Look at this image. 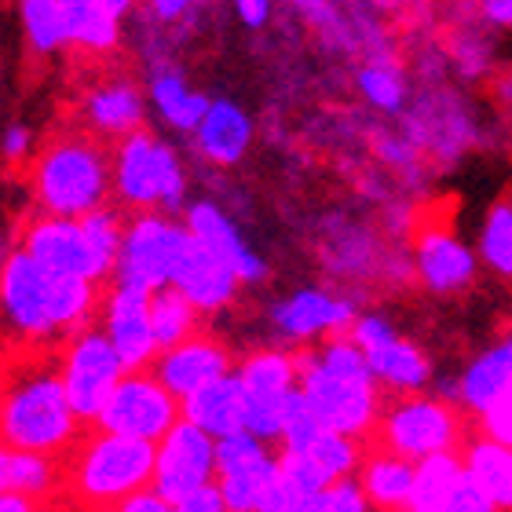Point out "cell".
I'll use <instances>...</instances> for the list:
<instances>
[{"label": "cell", "instance_id": "obj_1", "mask_svg": "<svg viewBox=\"0 0 512 512\" xmlns=\"http://www.w3.org/2000/svg\"><path fill=\"white\" fill-rule=\"evenodd\" d=\"M66 403L59 359L44 348H19L0 374V447L59 458L81 432Z\"/></svg>", "mask_w": 512, "mask_h": 512}, {"label": "cell", "instance_id": "obj_2", "mask_svg": "<svg viewBox=\"0 0 512 512\" xmlns=\"http://www.w3.org/2000/svg\"><path fill=\"white\" fill-rule=\"evenodd\" d=\"M59 491L88 512H118L132 494L147 491L154 476V443L85 425L55 458Z\"/></svg>", "mask_w": 512, "mask_h": 512}, {"label": "cell", "instance_id": "obj_3", "mask_svg": "<svg viewBox=\"0 0 512 512\" xmlns=\"http://www.w3.org/2000/svg\"><path fill=\"white\" fill-rule=\"evenodd\" d=\"M33 198L44 213L77 216L92 213L110 198V154L92 136H59L37 154L30 169Z\"/></svg>", "mask_w": 512, "mask_h": 512}, {"label": "cell", "instance_id": "obj_4", "mask_svg": "<svg viewBox=\"0 0 512 512\" xmlns=\"http://www.w3.org/2000/svg\"><path fill=\"white\" fill-rule=\"evenodd\" d=\"M110 194L128 209H180L187 172L176 147L147 125L121 136L110 154Z\"/></svg>", "mask_w": 512, "mask_h": 512}, {"label": "cell", "instance_id": "obj_5", "mask_svg": "<svg viewBox=\"0 0 512 512\" xmlns=\"http://www.w3.org/2000/svg\"><path fill=\"white\" fill-rule=\"evenodd\" d=\"M465 439H469L465 425L450 406L432 403V399H403V403L381 406V399H377L374 425L355 443L392 450L399 458L414 461L436 454V450H461Z\"/></svg>", "mask_w": 512, "mask_h": 512}, {"label": "cell", "instance_id": "obj_6", "mask_svg": "<svg viewBox=\"0 0 512 512\" xmlns=\"http://www.w3.org/2000/svg\"><path fill=\"white\" fill-rule=\"evenodd\" d=\"M187 227L172 216H161L154 209H139L125 227H121V246L114 260V286L132 289H158L169 282V271L176 264Z\"/></svg>", "mask_w": 512, "mask_h": 512}, {"label": "cell", "instance_id": "obj_7", "mask_svg": "<svg viewBox=\"0 0 512 512\" xmlns=\"http://www.w3.org/2000/svg\"><path fill=\"white\" fill-rule=\"evenodd\" d=\"M293 370L300 377V395L311 406V414L319 417L322 428L341 432L348 439H363L374 425L377 414V392L374 381H348L315 363V355L304 352L293 359Z\"/></svg>", "mask_w": 512, "mask_h": 512}, {"label": "cell", "instance_id": "obj_8", "mask_svg": "<svg viewBox=\"0 0 512 512\" xmlns=\"http://www.w3.org/2000/svg\"><path fill=\"white\" fill-rule=\"evenodd\" d=\"M59 370H63L66 403H70V410L77 414L81 425L96 421L99 406L107 403V395L114 392V384L125 374V366H121L114 344L107 341V333L92 330V326L66 337Z\"/></svg>", "mask_w": 512, "mask_h": 512}, {"label": "cell", "instance_id": "obj_9", "mask_svg": "<svg viewBox=\"0 0 512 512\" xmlns=\"http://www.w3.org/2000/svg\"><path fill=\"white\" fill-rule=\"evenodd\" d=\"M176 421H180V399L154 374L136 370V374H121V381L114 384L107 403L99 406L92 425L103 428V432L158 443Z\"/></svg>", "mask_w": 512, "mask_h": 512}, {"label": "cell", "instance_id": "obj_10", "mask_svg": "<svg viewBox=\"0 0 512 512\" xmlns=\"http://www.w3.org/2000/svg\"><path fill=\"white\" fill-rule=\"evenodd\" d=\"M0 319L8 326L15 352L44 348L55 337L48 322V271H41L22 249L0 267Z\"/></svg>", "mask_w": 512, "mask_h": 512}, {"label": "cell", "instance_id": "obj_11", "mask_svg": "<svg viewBox=\"0 0 512 512\" xmlns=\"http://www.w3.org/2000/svg\"><path fill=\"white\" fill-rule=\"evenodd\" d=\"M216 465V443L209 432L191 425L180 417L165 436L154 443V476H150V491L176 505L202 483L213 480Z\"/></svg>", "mask_w": 512, "mask_h": 512}, {"label": "cell", "instance_id": "obj_12", "mask_svg": "<svg viewBox=\"0 0 512 512\" xmlns=\"http://www.w3.org/2000/svg\"><path fill=\"white\" fill-rule=\"evenodd\" d=\"M275 469L278 461L249 432L224 436L216 443L213 483L216 491H220V498H224L227 512H256L264 491L275 480Z\"/></svg>", "mask_w": 512, "mask_h": 512}, {"label": "cell", "instance_id": "obj_13", "mask_svg": "<svg viewBox=\"0 0 512 512\" xmlns=\"http://www.w3.org/2000/svg\"><path fill=\"white\" fill-rule=\"evenodd\" d=\"M22 253L48 275H77L88 282H103L92 249L85 242V231L70 216H37L22 235Z\"/></svg>", "mask_w": 512, "mask_h": 512}, {"label": "cell", "instance_id": "obj_14", "mask_svg": "<svg viewBox=\"0 0 512 512\" xmlns=\"http://www.w3.org/2000/svg\"><path fill=\"white\" fill-rule=\"evenodd\" d=\"M352 341L366 355L374 381L388 384V388H421L428 381V359L414 344L399 341L384 319H374V315L352 319Z\"/></svg>", "mask_w": 512, "mask_h": 512}, {"label": "cell", "instance_id": "obj_15", "mask_svg": "<svg viewBox=\"0 0 512 512\" xmlns=\"http://www.w3.org/2000/svg\"><path fill=\"white\" fill-rule=\"evenodd\" d=\"M147 374L158 377L165 388H169L176 399L191 395L194 388L216 381V377L231 374V355L220 341L213 337H202L194 330L191 337H183L180 344H172L165 352H158L150 359Z\"/></svg>", "mask_w": 512, "mask_h": 512}, {"label": "cell", "instance_id": "obj_16", "mask_svg": "<svg viewBox=\"0 0 512 512\" xmlns=\"http://www.w3.org/2000/svg\"><path fill=\"white\" fill-rule=\"evenodd\" d=\"M103 326H107V341L114 344L125 374L147 370L150 359L158 355L154 333H150L147 315V293L132 286H114L103 300Z\"/></svg>", "mask_w": 512, "mask_h": 512}, {"label": "cell", "instance_id": "obj_17", "mask_svg": "<svg viewBox=\"0 0 512 512\" xmlns=\"http://www.w3.org/2000/svg\"><path fill=\"white\" fill-rule=\"evenodd\" d=\"M414 249L417 275L425 278V286L436 289V293H458V289H465L476 278V253L439 216L417 224Z\"/></svg>", "mask_w": 512, "mask_h": 512}, {"label": "cell", "instance_id": "obj_18", "mask_svg": "<svg viewBox=\"0 0 512 512\" xmlns=\"http://www.w3.org/2000/svg\"><path fill=\"white\" fill-rule=\"evenodd\" d=\"M81 121L92 136H128L147 125V92L132 77H107L81 96Z\"/></svg>", "mask_w": 512, "mask_h": 512}, {"label": "cell", "instance_id": "obj_19", "mask_svg": "<svg viewBox=\"0 0 512 512\" xmlns=\"http://www.w3.org/2000/svg\"><path fill=\"white\" fill-rule=\"evenodd\" d=\"M169 286L180 289L198 311H216L235 297L238 278L220 256L209 253L202 242H194V238L187 235L180 253H176V264H172V271H169Z\"/></svg>", "mask_w": 512, "mask_h": 512}, {"label": "cell", "instance_id": "obj_20", "mask_svg": "<svg viewBox=\"0 0 512 512\" xmlns=\"http://www.w3.org/2000/svg\"><path fill=\"white\" fill-rule=\"evenodd\" d=\"M183 227H187V235H191L194 242H202L209 253L220 256V260L235 271L238 282H260V278L267 275L264 260H260V256H256L253 249L242 242L238 227L227 220V213L220 209V205L194 202L191 209H187V220H183Z\"/></svg>", "mask_w": 512, "mask_h": 512}, {"label": "cell", "instance_id": "obj_21", "mask_svg": "<svg viewBox=\"0 0 512 512\" xmlns=\"http://www.w3.org/2000/svg\"><path fill=\"white\" fill-rule=\"evenodd\" d=\"M194 147L213 165H238L253 147V118L235 99H209L205 114L191 128Z\"/></svg>", "mask_w": 512, "mask_h": 512}, {"label": "cell", "instance_id": "obj_22", "mask_svg": "<svg viewBox=\"0 0 512 512\" xmlns=\"http://www.w3.org/2000/svg\"><path fill=\"white\" fill-rule=\"evenodd\" d=\"M180 414L216 439L246 432V399H242L238 374L216 377V381L194 388L191 395H183Z\"/></svg>", "mask_w": 512, "mask_h": 512}, {"label": "cell", "instance_id": "obj_23", "mask_svg": "<svg viewBox=\"0 0 512 512\" xmlns=\"http://www.w3.org/2000/svg\"><path fill=\"white\" fill-rule=\"evenodd\" d=\"M355 319V308L348 300L330 297L322 289H300L289 300H282L275 308L278 330L293 337V341H304V337H319V333H341L348 330Z\"/></svg>", "mask_w": 512, "mask_h": 512}, {"label": "cell", "instance_id": "obj_24", "mask_svg": "<svg viewBox=\"0 0 512 512\" xmlns=\"http://www.w3.org/2000/svg\"><path fill=\"white\" fill-rule=\"evenodd\" d=\"M66 22V44L85 55H110L121 48V19L99 0H59Z\"/></svg>", "mask_w": 512, "mask_h": 512}, {"label": "cell", "instance_id": "obj_25", "mask_svg": "<svg viewBox=\"0 0 512 512\" xmlns=\"http://www.w3.org/2000/svg\"><path fill=\"white\" fill-rule=\"evenodd\" d=\"M147 103H154L158 118L176 132H191L209 107V96L187 81L176 66H161L147 81Z\"/></svg>", "mask_w": 512, "mask_h": 512}, {"label": "cell", "instance_id": "obj_26", "mask_svg": "<svg viewBox=\"0 0 512 512\" xmlns=\"http://www.w3.org/2000/svg\"><path fill=\"white\" fill-rule=\"evenodd\" d=\"M359 461H363V494L366 502L381 509H403L414 483V465L410 458H399L392 450L363 447L359 443Z\"/></svg>", "mask_w": 512, "mask_h": 512}, {"label": "cell", "instance_id": "obj_27", "mask_svg": "<svg viewBox=\"0 0 512 512\" xmlns=\"http://www.w3.org/2000/svg\"><path fill=\"white\" fill-rule=\"evenodd\" d=\"M458 454H461V461H465L461 472H465L498 509L509 512V502H512L509 447H505V443H494V439H465Z\"/></svg>", "mask_w": 512, "mask_h": 512}, {"label": "cell", "instance_id": "obj_28", "mask_svg": "<svg viewBox=\"0 0 512 512\" xmlns=\"http://www.w3.org/2000/svg\"><path fill=\"white\" fill-rule=\"evenodd\" d=\"M461 480V458L458 450H436L425 454L421 465L414 469V483H410V498L406 505L421 512H443L450 502V494Z\"/></svg>", "mask_w": 512, "mask_h": 512}, {"label": "cell", "instance_id": "obj_29", "mask_svg": "<svg viewBox=\"0 0 512 512\" xmlns=\"http://www.w3.org/2000/svg\"><path fill=\"white\" fill-rule=\"evenodd\" d=\"M147 315H150V333H154V344L158 352L180 344L183 337H191L198 330V308L183 297L176 286H158L147 293Z\"/></svg>", "mask_w": 512, "mask_h": 512}, {"label": "cell", "instance_id": "obj_30", "mask_svg": "<svg viewBox=\"0 0 512 512\" xmlns=\"http://www.w3.org/2000/svg\"><path fill=\"white\" fill-rule=\"evenodd\" d=\"M509 384H512V344L505 341V344H494L483 359H476V366L461 381V395H465V403L472 410H483L491 399L509 392Z\"/></svg>", "mask_w": 512, "mask_h": 512}, {"label": "cell", "instance_id": "obj_31", "mask_svg": "<svg viewBox=\"0 0 512 512\" xmlns=\"http://www.w3.org/2000/svg\"><path fill=\"white\" fill-rule=\"evenodd\" d=\"M22 22V37L37 55H59L66 44V22L59 0H15Z\"/></svg>", "mask_w": 512, "mask_h": 512}, {"label": "cell", "instance_id": "obj_32", "mask_svg": "<svg viewBox=\"0 0 512 512\" xmlns=\"http://www.w3.org/2000/svg\"><path fill=\"white\" fill-rule=\"evenodd\" d=\"M355 88L359 96L370 103L381 114H399L406 107V77L403 70L388 59H370V63L359 66L355 74Z\"/></svg>", "mask_w": 512, "mask_h": 512}, {"label": "cell", "instance_id": "obj_33", "mask_svg": "<svg viewBox=\"0 0 512 512\" xmlns=\"http://www.w3.org/2000/svg\"><path fill=\"white\" fill-rule=\"evenodd\" d=\"M77 224L85 231V242L92 249V260H96L103 282L114 271V260H118V246H121V227H125V216L114 209V205H99L92 213L77 216Z\"/></svg>", "mask_w": 512, "mask_h": 512}, {"label": "cell", "instance_id": "obj_34", "mask_svg": "<svg viewBox=\"0 0 512 512\" xmlns=\"http://www.w3.org/2000/svg\"><path fill=\"white\" fill-rule=\"evenodd\" d=\"M8 491L22 494V498H30V502L59 491L55 458H48V454H30V450H11L8 454Z\"/></svg>", "mask_w": 512, "mask_h": 512}, {"label": "cell", "instance_id": "obj_35", "mask_svg": "<svg viewBox=\"0 0 512 512\" xmlns=\"http://www.w3.org/2000/svg\"><path fill=\"white\" fill-rule=\"evenodd\" d=\"M297 381V370H293V359L278 352H260L253 359L242 363L238 370V384H242V395H271V392H286Z\"/></svg>", "mask_w": 512, "mask_h": 512}, {"label": "cell", "instance_id": "obj_36", "mask_svg": "<svg viewBox=\"0 0 512 512\" xmlns=\"http://www.w3.org/2000/svg\"><path fill=\"white\" fill-rule=\"evenodd\" d=\"M480 256L494 275H502V278L512 275V205H509V198L494 202L487 220H483Z\"/></svg>", "mask_w": 512, "mask_h": 512}, {"label": "cell", "instance_id": "obj_37", "mask_svg": "<svg viewBox=\"0 0 512 512\" xmlns=\"http://www.w3.org/2000/svg\"><path fill=\"white\" fill-rule=\"evenodd\" d=\"M366 509L370 505H366L363 487L355 480H348V476H341V480L322 483L315 491L300 494L289 512H366Z\"/></svg>", "mask_w": 512, "mask_h": 512}, {"label": "cell", "instance_id": "obj_38", "mask_svg": "<svg viewBox=\"0 0 512 512\" xmlns=\"http://www.w3.org/2000/svg\"><path fill=\"white\" fill-rule=\"evenodd\" d=\"M512 395L502 392L498 399H491V403L483 406V425H487V439H494V443H505L509 447L512 439Z\"/></svg>", "mask_w": 512, "mask_h": 512}, {"label": "cell", "instance_id": "obj_39", "mask_svg": "<svg viewBox=\"0 0 512 512\" xmlns=\"http://www.w3.org/2000/svg\"><path fill=\"white\" fill-rule=\"evenodd\" d=\"M443 512H502V509H498V505H494L491 498L461 472L458 487H454V494H450V502L443 505Z\"/></svg>", "mask_w": 512, "mask_h": 512}, {"label": "cell", "instance_id": "obj_40", "mask_svg": "<svg viewBox=\"0 0 512 512\" xmlns=\"http://www.w3.org/2000/svg\"><path fill=\"white\" fill-rule=\"evenodd\" d=\"M0 154L4 161L11 165H19L33 154V128L30 125H8L4 128V136H0Z\"/></svg>", "mask_w": 512, "mask_h": 512}, {"label": "cell", "instance_id": "obj_41", "mask_svg": "<svg viewBox=\"0 0 512 512\" xmlns=\"http://www.w3.org/2000/svg\"><path fill=\"white\" fill-rule=\"evenodd\" d=\"M172 512H227L224 498H220V491H216V483H202L198 491H191L187 498H180V502L172 505Z\"/></svg>", "mask_w": 512, "mask_h": 512}, {"label": "cell", "instance_id": "obj_42", "mask_svg": "<svg viewBox=\"0 0 512 512\" xmlns=\"http://www.w3.org/2000/svg\"><path fill=\"white\" fill-rule=\"evenodd\" d=\"M238 22L249 26V30H264L271 22V11H275V0H231Z\"/></svg>", "mask_w": 512, "mask_h": 512}, {"label": "cell", "instance_id": "obj_43", "mask_svg": "<svg viewBox=\"0 0 512 512\" xmlns=\"http://www.w3.org/2000/svg\"><path fill=\"white\" fill-rule=\"evenodd\" d=\"M143 4H147V11L154 15V19L165 22V26H172V22L187 19L198 0H143Z\"/></svg>", "mask_w": 512, "mask_h": 512}, {"label": "cell", "instance_id": "obj_44", "mask_svg": "<svg viewBox=\"0 0 512 512\" xmlns=\"http://www.w3.org/2000/svg\"><path fill=\"white\" fill-rule=\"evenodd\" d=\"M293 8L304 15L308 22H315L319 30H330L337 22V11H333V0H293Z\"/></svg>", "mask_w": 512, "mask_h": 512}, {"label": "cell", "instance_id": "obj_45", "mask_svg": "<svg viewBox=\"0 0 512 512\" xmlns=\"http://www.w3.org/2000/svg\"><path fill=\"white\" fill-rule=\"evenodd\" d=\"M118 512H172V505L165 502V498H158V494L150 491H139L132 494V498H125V502L118 505Z\"/></svg>", "mask_w": 512, "mask_h": 512}, {"label": "cell", "instance_id": "obj_46", "mask_svg": "<svg viewBox=\"0 0 512 512\" xmlns=\"http://www.w3.org/2000/svg\"><path fill=\"white\" fill-rule=\"evenodd\" d=\"M483 22H491L494 30H509L512 22V0H480Z\"/></svg>", "mask_w": 512, "mask_h": 512}, {"label": "cell", "instance_id": "obj_47", "mask_svg": "<svg viewBox=\"0 0 512 512\" xmlns=\"http://www.w3.org/2000/svg\"><path fill=\"white\" fill-rule=\"evenodd\" d=\"M33 512H88V509H85V505H77L70 494L52 491V494H44V498H37V502H33Z\"/></svg>", "mask_w": 512, "mask_h": 512}, {"label": "cell", "instance_id": "obj_48", "mask_svg": "<svg viewBox=\"0 0 512 512\" xmlns=\"http://www.w3.org/2000/svg\"><path fill=\"white\" fill-rule=\"evenodd\" d=\"M0 512H33V502L15 491H4L0 494Z\"/></svg>", "mask_w": 512, "mask_h": 512}, {"label": "cell", "instance_id": "obj_49", "mask_svg": "<svg viewBox=\"0 0 512 512\" xmlns=\"http://www.w3.org/2000/svg\"><path fill=\"white\" fill-rule=\"evenodd\" d=\"M99 4H103L110 15H118V19L125 22V15H132V11H136L139 0H99Z\"/></svg>", "mask_w": 512, "mask_h": 512}, {"label": "cell", "instance_id": "obj_50", "mask_svg": "<svg viewBox=\"0 0 512 512\" xmlns=\"http://www.w3.org/2000/svg\"><path fill=\"white\" fill-rule=\"evenodd\" d=\"M8 447H0V494L8 491Z\"/></svg>", "mask_w": 512, "mask_h": 512}, {"label": "cell", "instance_id": "obj_51", "mask_svg": "<svg viewBox=\"0 0 512 512\" xmlns=\"http://www.w3.org/2000/svg\"><path fill=\"white\" fill-rule=\"evenodd\" d=\"M366 4H374V8H395L399 0H366Z\"/></svg>", "mask_w": 512, "mask_h": 512}, {"label": "cell", "instance_id": "obj_52", "mask_svg": "<svg viewBox=\"0 0 512 512\" xmlns=\"http://www.w3.org/2000/svg\"><path fill=\"white\" fill-rule=\"evenodd\" d=\"M392 512H421V509H410V505H403V509H392Z\"/></svg>", "mask_w": 512, "mask_h": 512}, {"label": "cell", "instance_id": "obj_53", "mask_svg": "<svg viewBox=\"0 0 512 512\" xmlns=\"http://www.w3.org/2000/svg\"><path fill=\"white\" fill-rule=\"evenodd\" d=\"M461 4H480V0H461Z\"/></svg>", "mask_w": 512, "mask_h": 512}]
</instances>
